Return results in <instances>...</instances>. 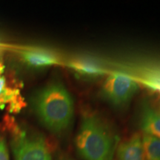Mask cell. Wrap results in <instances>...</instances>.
Segmentation results:
<instances>
[{"label":"cell","mask_w":160,"mask_h":160,"mask_svg":"<svg viewBox=\"0 0 160 160\" xmlns=\"http://www.w3.org/2000/svg\"><path fill=\"white\" fill-rule=\"evenodd\" d=\"M140 128L144 134L160 139V110L143 103L140 114Z\"/></svg>","instance_id":"7"},{"label":"cell","mask_w":160,"mask_h":160,"mask_svg":"<svg viewBox=\"0 0 160 160\" xmlns=\"http://www.w3.org/2000/svg\"><path fill=\"white\" fill-rule=\"evenodd\" d=\"M19 53L23 61L33 68H41L60 63L57 56L46 50L30 48L21 50Z\"/></svg>","instance_id":"5"},{"label":"cell","mask_w":160,"mask_h":160,"mask_svg":"<svg viewBox=\"0 0 160 160\" xmlns=\"http://www.w3.org/2000/svg\"><path fill=\"white\" fill-rule=\"evenodd\" d=\"M68 66L78 74L85 77L94 78L107 73V70L97 62L90 59H75L69 62Z\"/></svg>","instance_id":"8"},{"label":"cell","mask_w":160,"mask_h":160,"mask_svg":"<svg viewBox=\"0 0 160 160\" xmlns=\"http://www.w3.org/2000/svg\"><path fill=\"white\" fill-rule=\"evenodd\" d=\"M139 89L137 81L131 76L119 72L110 73L102 87L105 99L115 107L128 104Z\"/></svg>","instance_id":"4"},{"label":"cell","mask_w":160,"mask_h":160,"mask_svg":"<svg viewBox=\"0 0 160 160\" xmlns=\"http://www.w3.org/2000/svg\"><path fill=\"white\" fill-rule=\"evenodd\" d=\"M4 71H5V65H4L2 59H0V76H2L3 74Z\"/></svg>","instance_id":"12"},{"label":"cell","mask_w":160,"mask_h":160,"mask_svg":"<svg viewBox=\"0 0 160 160\" xmlns=\"http://www.w3.org/2000/svg\"><path fill=\"white\" fill-rule=\"evenodd\" d=\"M118 160H146L142 139L139 134L131 136L117 148Z\"/></svg>","instance_id":"6"},{"label":"cell","mask_w":160,"mask_h":160,"mask_svg":"<svg viewBox=\"0 0 160 160\" xmlns=\"http://www.w3.org/2000/svg\"><path fill=\"white\" fill-rule=\"evenodd\" d=\"M0 160H10L9 152L5 138L0 136Z\"/></svg>","instance_id":"10"},{"label":"cell","mask_w":160,"mask_h":160,"mask_svg":"<svg viewBox=\"0 0 160 160\" xmlns=\"http://www.w3.org/2000/svg\"><path fill=\"white\" fill-rule=\"evenodd\" d=\"M8 47V45H6V44L0 42V50H2V49H6Z\"/></svg>","instance_id":"13"},{"label":"cell","mask_w":160,"mask_h":160,"mask_svg":"<svg viewBox=\"0 0 160 160\" xmlns=\"http://www.w3.org/2000/svg\"><path fill=\"white\" fill-rule=\"evenodd\" d=\"M31 106L41 123L51 133L61 134L71 127L74 103L61 80L52 79L37 90L31 97Z\"/></svg>","instance_id":"1"},{"label":"cell","mask_w":160,"mask_h":160,"mask_svg":"<svg viewBox=\"0 0 160 160\" xmlns=\"http://www.w3.org/2000/svg\"><path fill=\"white\" fill-rule=\"evenodd\" d=\"M117 137L101 117L93 113L82 116L75 146L84 160H113Z\"/></svg>","instance_id":"2"},{"label":"cell","mask_w":160,"mask_h":160,"mask_svg":"<svg viewBox=\"0 0 160 160\" xmlns=\"http://www.w3.org/2000/svg\"><path fill=\"white\" fill-rule=\"evenodd\" d=\"M14 160H52L48 143L42 136L14 127L11 133Z\"/></svg>","instance_id":"3"},{"label":"cell","mask_w":160,"mask_h":160,"mask_svg":"<svg viewBox=\"0 0 160 160\" xmlns=\"http://www.w3.org/2000/svg\"><path fill=\"white\" fill-rule=\"evenodd\" d=\"M6 85H7V81H6V78L5 77V76H0V94L2 92L4 88L5 87Z\"/></svg>","instance_id":"11"},{"label":"cell","mask_w":160,"mask_h":160,"mask_svg":"<svg viewBox=\"0 0 160 160\" xmlns=\"http://www.w3.org/2000/svg\"><path fill=\"white\" fill-rule=\"evenodd\" d=\"M142 139L146 160H160V139L148 134Z\"/></svg>","instance_id":"9"}]
</instances>
